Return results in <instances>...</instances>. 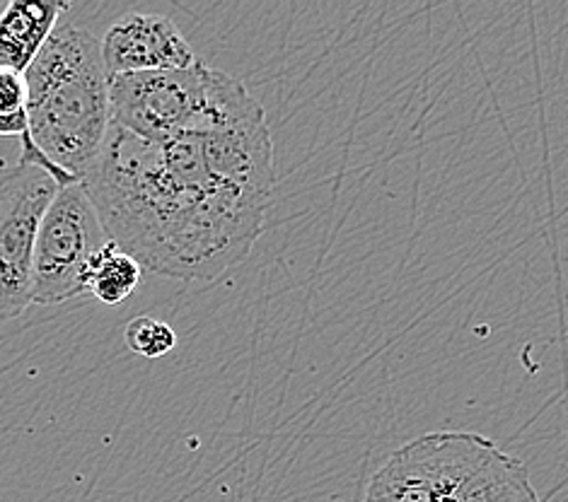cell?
<instances>
[{
    "instance_id": "1",
    "label": "cell",
    "mask_w": 568,
    "mask_h": 502,
    "mask_svg": "<svg viewBox=\"0 0 568 502\" xmlns=\"http://www.w3.org/2000/svg\"><path fill=\"white\" fill-rule=\"evenodd\" d=\"M106 237L158 276L215 280L260 239L276 186L264 112L143 141L110 126L83 180Z\"/></svg>"
},
{
    "instance_id": "2",
    "label": "cell",
    "mask_w": 568,
    "mask_h": 502,
    "mask_svg": "<svg viewBox=\"0 0 568 502\" xmlns=\"http://www.w3.org/2000/svg\"><path fill=\"white\" fill-rule=\"evenodd\" d=\"M24 83L32 143L83 182L112 126L100 42L85 27L61 20L24 71Z\"/></svg>"
},
{
    "instance_id": "3",
    "label": "cell",
    "mask_w": 568,
    "mask_h": 502,
    "mask_svg": "<svg viewBox=\"0 0 568 502\" xmlns=\"http://www.w3.org/2000/svg\"><path fill=\"white\" fill-rule=\"evenodd\" d=\"M264 112L237 78L196 61L182 71L110 80L112 126L143 141L235 124Z\"/></svg>"
},
{
    "instance_id": "4",
    "label": "cell",
    "mask_w": 568,
    "mask_h": 502,
    "mask_svg": "<svg viewBox=\"0 0 568 502\" xmlns=\"http://www.w3.org/2000/svg\"><path fill=\"white\" fill-rule=\"evenodd\" d=\"M504 454L489 438L440 430L402 444L377 469L361 502H445Z\"/></svg>"
},
{
    "instance_id": "5",
    "label": "cell",
    "mask_w": 568,
    "mask_h": 502,
    "mask_svg": "<svg viewBox=\"0 0 568 502\" xmlns=\"http://www.w3.org/2000/svg\"><path fill=\"white\" fill-rule=\"evenodd\" d=\"M106 237L83 182L61 186L49 203L34 242L32 305L51 307L88 293L92 262Z\"/></svg>"
},
{
    "instance_id": "6",
    "label": "cell",
    "mask_w": 568,
    "mask_h": 502,
    "mask_svg": "<svg viewBox=\"0 0 568 502\" xmlns=\"http://www.w3.org/2000/svg\"><path fill=\"white\" fill-rule=\"evenodd\" d=\"M59 188L39 167L0 170V319H16L32 305L34 242Z\"/></svg>"
},
{
    "instance_id": "7",
    "label": "cell",
    "mask_w": 568,
    "mask_h": 502,
    "mask_svg": "<svg viewBox=\"0 0 568 502\" xmlns=\"http://www.w3.org/2000/svg\"><path fill=\"white\" fill-rule=\"evenodd\" d=\"M110 80L155 71H182L199 59L180 27L158 12H126L100 39Z\"/></svg>"
},
{
    "instance_id": "8",
    "label": "cell",
    "mask_w": 568,
    "mask_h": 502,
    "mask_svg": "<svg viewBox=\"0 0 568 502\" xmlns=\"http://www.w3.org/2000/svg\"><path fill=\"white\" fill-rule=\"evenodd\" d=\"M69 8L63 0H10L0 12V68L24 75Z\"/></svg>"
},
{
    "instance_id": "9",
    "label": "cell",
    "mask_w": 568,
    "mask_h": 502,
    "mask_svg": "<svg viewBox=\"0 0 568 502\" xmlns=\"http://www.w3.org/2000/svg\"><path fill=\"white\" fill-rule=\"evenodd\" d=\"M143 266L110 239L92 262L88 293L102 305H121L139 290Z\"/></svg>"
},
{
    "instance_id": "10",
    "label": "cell",
    "mask_w": 568,
    "mask_h": 502,
    "mask_svg": "<svg viewBox=\"0 0 568 502\" xmlns=\"http://www.w3.org/2000/svg\"><path fill=\"white\" fill-rule=\"evenodd\" d=\"M30 133L27 121L24 75L0 68V139H22Z\"/></svg>"
},
{
    "instance_id": "11",
    "label": "cell",
    "mask_w": 568,
    "mask_h": 502,
    "mask_svg": "<svg viewBox=\"0 0 568 502\" xmlns=\"http://www.w3.org/2000/svg\"><path fill=\"white\" fill-rule=\"evenodd\" d=\"M126 348L143 358H162L178 348V334L170 324L153 317H136L124 329Z\"/></svg>"
},
{
    "instance_id": "12",
    "label": "cell",
    "mask_w": 568,
    "mask_h": 502,
    "mask_svg": "<svg viewBox=\"0 0 568 502\" xmlns=\"http://www.w3.org/2000/svg\"><path fill=\"white\" fill-rule=\"evenodd\" d=\"M557 502H568V493H564V495H561Z\"/></svg>"
}]
</instances>
